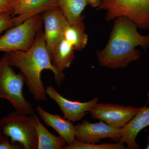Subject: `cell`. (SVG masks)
I'll return each mask as SVG.
<instances>
[{
	"label": "cell",
	"instance_id": "cell-1",
	"mask_svg": "<svg viewBox=\"0 0 149 149\" xmlns=\"http://www.w3.org/2000/svg\"><path fill=\"white\" fill-rule=\"evenodd\" d=\"M6 53L10 65L16 67L24 75L27 88L36 100L44 101L47 100L46 89L41 79L43 70H50L54 73L55 81L58 86L64 80V73L58 72L53 64L42 29L28 50Z\"/></svg>",
	"mask_w": 149,
	"mask_h": 149
},
{
	"label": "cell",
	"instance_id": "cell-22",
	"mask_svg": "<svg viewBox=\"0 0 149 149\" xmlns=\"http://www.w3.org/2000/svg\"><path fill=\"white\" fill-rule=\"evenodd\" d=\"M88 3H90L92 7L94 8H97L100 5V0H87Z\"/></svg>",
	"mask_w": 149,
	"mask_h": 149
},
{
	"label": "cell",
	"instance_id": "cell-21",
	"mask_svg": "<svg viewBox=\"0 0 149 149\" xmlns=\"http://www.w3.org/2000/svg\"><path fill=\"white\" fill-rule=\"evenodd\" d=\"M23 149V148L21 145L18 143H13L10 141L8 136H5L3 139L0 141V149Z\"/></svg>",
	"mask_w": 149,
	"mask_h": 149
},
{
	"label": "cell",
	"instance_id": "cell-24",
	"mask_svg": "<svg viewBox=\"0 0 149 149\" xmlns=\"http://www.w3.org/2000/svg\"><path fill=\"white\" fill-rule=\"evenodd\" d=\"M147 139H148V144L146 148V149H149V136L147 137Z\"/></svg>",
	"mask_w": 149,
	"mask_h": 149
},
{
	"label": "cell",
	"instance_id": "cell-19",
	"mask_svg": "<svg viewBox=\"0 0 149 149\" xmlns=\"http://www.w3.org/2000/svg\"><path fill=\"white\" fill-rule=\"evenodd\" d=\"M15 26L11 14L4 13L0 14V34L6 29Z\"/></svg>",
	"mask_w": 149,
	"mask_h": 149
},
{
	"label": "cell",
	"instance_id": "cell-11",
	"mask_svg": "<svg viewBox=\"0 0 149 149\" xmlns=\"http://www.w3.org/2000/svg\"><path fill=\"white\" fill-rule=\"evenodd\" d=\"M58 8V0H17L11 16L16 26L32 17Z\"/></svg>",
	"mask_w": 149,
	"mask_h": 149
},
{
	"label": "cell",
	"instance_id": "cell-7",
	"mask_svg": "<svg viewBox=\"0 0 149 149\" xmlns=\"http://www.w3.org/2000/svg\"><path fill=\"white\" fill-rule=\"evenodd\" d=\"M142 108L131 106L97 103L90 112L94 119L102 120L113 128L121 129Z\"/></svg>",
	"mask_w": 149,
	"mask_h": 149
},
{
	"label": "cell",
	"instance_id": "cell-18",
	"mask_svg": "<svg viewBox=\"0 0 149 149\" xmlns=\"http://www.w3.org/2000/svg\"><path fill=\"white\" fill-rule=\"evenodd\" d=\"M126 148L123 143H117L91 144L83 143L76 140L73 143L64 146L62 149H124Z\"/></svg>",
	"mask_w": 149,
	"mask_h": 149
},
{
	"label": "cell",
	"instance_id": "cell-10",
	"mask_svg": "<svg viewBox=\"0 0 149 149\" xmlns=\"http://www.w3.org/2000/svg\"><path fill=\"white\" fill-rule=\"evenodd\" d=\"M46 91L47 95L53 100L59 107L63 118L72 122L82 120L99 100L97 97L85 102L70 100L62 96L51 85L47 86Z\"/></svg>",
	"mask_w": 149,
	"mask_h": 149
},
{
	"label": "cell",
	"instance_id": "cell-14",
	"mask_svg": "<svg viewBox=\"0 0 149 149\" xmlns=\"http://www.w3.org/2000/svg\"><path fill=\"white\" fill-rule=\"evenodd\" d=\"M33 115L38 139L37 149H62L65 146V141L60 136L51 133L40 121L35 113Z\"/></svg>",
	"mask_w": 149,
	"mask_h": 149
},
{
	"label": "cell",
	"instance_id": "cell-3",
	"mask_svg": "<svg viewBox=\"0 0 149 149\" xmlns=\"http://www.w3.org/2000/svg\"><path fill=\"white\" fill-rule=\"evenodd\" d=\"M25 82L23 74L12 68L6 53L0 59V99L7 100L19 113L32 115L35 113L32 104L23 95Z\"/></svg>",
	"mask_w": 149,
	"mask_h": 149
},
{
	"label": "cell",
	"instance_id": "cell-5",
	"mask_svg": "<svg viewBox=\"0 0 149 149\" xmlns=\"http://www.w3.org/2000/svg\"><path fill=\"white\" fill-rule=\"evenodd\" d=\"M4 135L13 143L20 144L24 149H37L38 139L34 115L11 112L1 118Z\"/></svg>",
	"mask_w": 149,
	"mask_h": 149
},
{
	"label": "cell",
	"instance_id": "cell-12",
	"mask_svg": "<svg viewBox=\"0 0 149 149\" xmlns=\"http://www.w3.org/2000/svg\"><path fill=\"white\" fill-rule=\"evenodd\" d=\"M36 110L45 124L54 128L67 145L73 143L76 141L75 125L72 121L65 119L60 115L46 111L41 106L36 107Z\"/></svg>",
	"mask_w": 149,
	"mask_h": 149
},
{
	"label": "cell",
	"instance_id": "cell-2",
	"mask_svg": "<svg viewBox=\"0 0 149 149\" xmlns=\"http://www.w3.org/2000/svg\"><path fill=\"white\" fill-rule=\"evenodd\" d=\"M137 27L126 17L116 18L108 42L97 53L101 65L111 69L125 68L140 58L141 53L136 48L141 46L146 49L149 47V35H141Z\"/></svg>",
	"mask_w": 149,
	"mask_h": 149
},
{
	"label": "cell",
	"instance_id": "cell-4",
	"mask_svg": "<svg viewBox=\"0 0 149 149\" xmlns=\"http://www.w3.org/2000/svg\"><path fill=\"white\" fill-rule=\"evenodd\" d=\"M97 10L106 11L108 21L123 17L142 29H149V0H100Z\"/></svg>",
	"mask_w": 149,
	"mask_h": 149
},
{
	"label": "cell",
	"instance_id": "cell-8",
	"mask_svg": "<svg viewBox=\"0 0 149 149\" xmlns=\"http://www.w3.org/2000/svg\"><path fill=\"white\" fill-rule=\"evenodd\" d=\"M75 130L76 140L88 143H96L107 138L120 141L121 138V129L113 128L102 120L95 123L85 120L75 125Z\"/></svg>",
	"mask_w": 149,
	"mask_h": 149
},
{
	"label": "cell",
	"instance_id": "cell-15",
	"mask_svg": "<svg viewBox=\"0 0 149 149\" xmlns=\"http://www.w3.org/2000/svg\"><path fill=\"white\" fill-rule=\"evenodd\" d=\"M74 48L64 38L58 43L51 56L54 66L58 72L63 71L70 67L74 58Z\"/></svg>",
	"mask_w": 149,
	"mask_h": 149
},
{
	"label": "cell",
	"instance_id": "cell-17",
	"mask_svg": "<svg viewBox=\"0 0 149 149\" xmlns=\"http://www.w3.org/2000/svg\"><path fill=\"white\" fill-rule=\"evenodd\" d=\"M84 30V23L76 24H69L65 30L63 38L72 45L74 50H82L88 44V36Z\"/></svg>",
	"mask_w": 149,
	"mask_h": 149
},
{
	"label": "cell",
	"instance_id": "cell-23",
	"mask_svg": "<svg viewBox=\"0 0 149 149\" xmlns=\"http://www.w3.org/2000/svg\"><path fill=\"white\" fill-rule=\"evenodd\" d=\"M3 133L1 123V118H0V141H2L4 137Z\"/></svg>",
	"mask_w": 149,
	"mask_h": 149
},
{
	"label": "cell",
	"instance_id": "cell-16",
	"mask_svg": "<svg viewBox=\"0 0 149 149\" xmlns=\"http://www.w3.org/2000/svg\"><path fill=\"white\" fill-rule=\"evenodd\" d=\"M59 7L70 24H83L81 16L88 4L87 0H58Z\"/></svg>",
	"mask_w": 149,
	"mask_h": 149
},
{
	"label": "cell",
	"instance_id": "cell-20",
	"mask_svg": "<svg viewBox=\"0 0 149 149\" xmlns=\"http://www.w3.org/2000/svg\"><path fill=\"white\" fill-rule=\"evenodd\" d=\"M17 0H0V14L12 13Z\"/></svg>",
	"mask_w": 149,
	"mask_h": 149
},
{
	"label": "cell",
	"instance_id": "cell-9",
	"mask_svg": "<svg viewBox=\"0 0 149 149\" xmlns=\"http://www.w3.org/2000/svg\"><path fill=\"white\" fill-rule=\"evenodd\" d=\"M42 14L44 38L51 57L56 47L63 39L65 30L69 23L59 7L46 11Z\"/></svg>",
	"mask_w": 149,
	"mask_h": 149
},
{
	"label": "cell",
	"instance_id": "cell-13",
	"mask_svg": "<svg viewBox=\"0 0 149 149\" xmlns=\"http://www.w3.org/2000/svg\"><path fill=\"white\" fill-rule=\"evenodd\" d=\"M149 125V107H145L121 128L120 142L127 144L128 149L140 148L136 142V137L141 130Z\"/></svg>",
	"mask_w": 149,
	"mask_h": 149
},
{
	"label": "cell",
	"instance_id": "cell-6",
	"mask_svg": "<svg viewBox=\"0 0 149 149\" xmlns=\"http://www.w3.org/2000/svg\"><path fill=\"white\" fill-rule=\"evenodd\" d=\"M42 24V18L38 15L9 29L0 37V52L28 50L35 42Z\"/></svg>",
	"mask_w": 149,
	"mask_h": 149
}]
</instances>
